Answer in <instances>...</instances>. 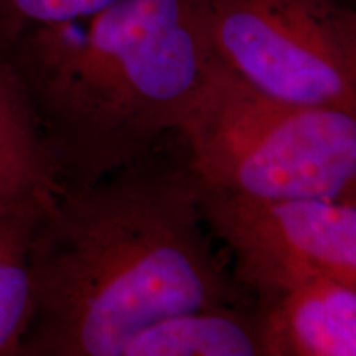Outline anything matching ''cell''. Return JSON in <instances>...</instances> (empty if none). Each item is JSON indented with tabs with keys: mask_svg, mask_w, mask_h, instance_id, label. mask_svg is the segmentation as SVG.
Returning <instances> with one entry per match:
<instances>
[{
	"mask_svg": "<svg viewBox=\"0 0 356 356\" xmlns=\"http://www.w3.org/2000/svg\"><path fill=\"white\" fill-rule=\"evenodd\" d=\"M29 266L19 356H124L168 315L252 299L204 218L178 134L92 184L58 190Z\"/></svg>",
	"mask_w": 356,
	"mask_h": 356,
	"instance_id": "1",
	"label": "cell"
},
{
	"mask_svg": "<svg viewBox=\"0 0 356 356\" xmlns=\"http://www.w3.org/2000/svg\"><path fill=\"white\" fill-rule=\"evenodd\" d=\"M2 51L61 188L92 184L177 134L220 60L208 0H118Z\"/></svg>",
	"mask_w": 356,
	"mask_h": 356,
	"instance_id": "2",
	"label": "cell"
},
{
	"mask_svg": "<svg viewBox=\"0 0 356 356\" xmlns=\"http://www.w3.org/2000/svg\"><path fill=\"white\" fill-rule=\"evenodd\" d=\"M177 134L203 188L356 202V113L277 99L221 58Z\"/></svg>",
	"mask_w": 356,
	"mask_h": 356,
	"instance_id": "3",
	"label": "cell"
},
{
	"mask_svg": "<svg viewBox=\"0 0 356 356\" xmlns=\"http://www.w3.org/2000/svg\"><path fill=\"white\" fill-rule=\"evenodd\" d=\"M213 42L266 95L356 113V8L337 0H208Z\"/></svg>",
	"mask_w": 356,
	"mask_h": 356,
	"instance_id": "4",
	"label": "cell"
},
{
	"mask_svg": "<svg viewBox=\"0 0 356 356\" xmlns=\"http://www.w3.org/2000/svg\"><path fill=\"white\" fill-rule=\"evenodd\" d=\"M204 218L254 297L322 275L356 291V202H269L200 186Z\"/></svg>",
	"mask_w": 356,
	"mask_h": 356,
	"instance_id": "5",
	"label": "cell"
},
{
	"mask_svg": "<svg viewBox=\"0 0 356 356\" xmlns=\"http://www.w3.org/2000/svg\"><path fill=\"white\" fill-rule=\"evenodd\" d=\"M266 356H356V291L314 275L254 297Z\"/></svg>",
	"mask_w": 356,
	"mask_h": 356,
	"instance_id": "6",
	"label": "cell"
},
{
	"mask_svg": "<svg viewBox=\"0 0 356 356\" xmlns=\"http://www.w3.org/2000/svg\"><path fill=\"white\" fill-rule=\"evenodd\" d=\"M124 356H266L261 307L252 297L177 312L142 330Z\"/></svg>",
	"mask_w": 356,
	"mask_h": 356,
	"instance_id": "7",
	"label": "cell"
},
{
	"mask_svg": "<svg viewBox=\"0 0 356 356\" xmlns=\"http://www.w3.org/2000/svg\"><path fill=\"white\" fill-rule=\"evenodd\" d=\"M60 188L24 84L0 48V204L43 202Z\"/></svg>",
	"mask_w": 356,
	"mask_h": 356,
	"instance_id": "8",
	"label": "cell"
},
{
	"mask_svg": "<svg viewBox=\"0 0 356 356\" xmlns=\"http://www.w3.org/2000/svg\"><path fill=\"white\" fill-rule=\"evenodd\" d=\"M50 200L0 204V356L20 353L30 312V243Z\"/></svg>",
	"mask_w": 356,
	"mask_h": 356,
	"instance_id": "9",
	"label": "cell"
},
{
	"mask_svg": "<svg viewBox=\"0 0 356 356\" xmlns=\"http://www.w3.org/2000/svg\"><path fill=\"white\" fill-rule=\"evenodd\" d=\"M114 2L118 0H0V48L32 30L83 19Z\"/></svg>",
	"mask_w": 356,
	"mask_h": 356,
	"instance_id": "10",
	"label": "cell"
}]
</instances>
